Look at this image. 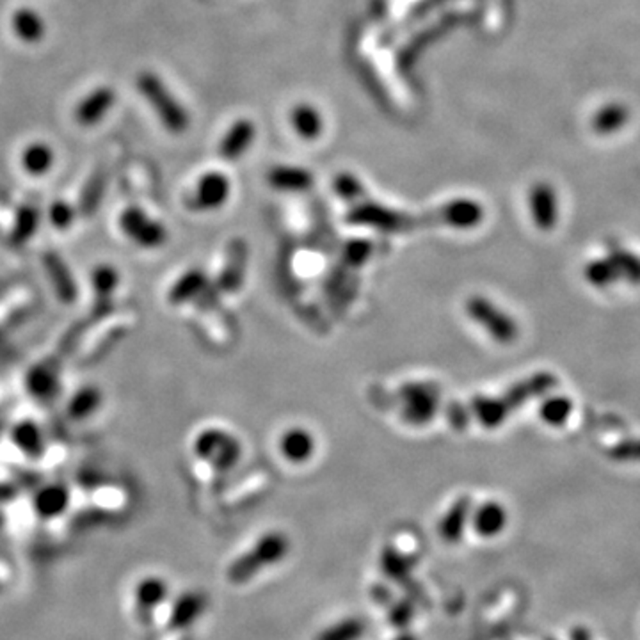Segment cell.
<instances>
[{
    "label": "cell",
    "instance_id": "1",
    "mask_svg": "<svg viewBox=\"0 0 640 640\" xmlns=\"http://www.w3.org/2000/svg\"><path fill=\"white\" fill-rule=\"evenodd\" d=\"M291 552V539L283 532L264 534L246 553L235 559L228 568L230 582L240 585L257 577L267 566L282 562Z\"/></svg>",
    "mask_w": 640,
    "mask_h": 640
},
{
    "label": "cell",
    "instance_id": "2",
    "mask_svg": "<svg viewBox=\"0 0 640 640\" xmlns=\"http://www.w3.org/2000/svg\"><path fill=\"white\" fill-rule=\"evenodd\" d=\"M138 89L156 111L160 123L171 134H183L189 129V113L167 88L159 75L145 72L138 79Z\"/></svg>",
    "mask_w": 640,
    "mask_h": 640
},
{
    "label": "cell",
    "instance_id": "3",
    "mask_svg": "<svg viewBox=\"0 0 640 640\" xmlns=\"http://www.w3.org/2000/svg\"><path fill=\"white\" fill-rule=\"evenodd\" d=\"M465 312L496 343L510 345L519 336L518 322L484 296L468 298L465 303Z\"/></svg>",
    "mask_w": 640,
    "mask_h": 640
},
{
    "label": "cell",
    "instance_id": "4",
    "mask_svg": "<svg viewBox=\"0 0 640 640\" xmlns=\"http://www.w3.org/2000/svg\"><path fill=\"white\" fill-rule=\"evenodd\" d=\"M194 454L210 463L215 470L228 472L239 463L242 445L233 434L223 429H205L196 436Z\"/></svg>",
    "mask_w": 640,
    "mask_h": 640
},
{
    "label": "cell",
    "instance_id": "5",
    "mask_svg": "<svg viewBox=\"0 0 640 640\" xmlns=\"http://www.w3.org/2000/svg\"><path fill=\"white\" fill-rule=\"evenodd\" d=\"M402 402V418L409 425L429 424L440 408V388L434 383H408L399 390Z\"/></svg>",
    "mask_w": 640,
    "mask_h": 640
},
{
    "label": "cell",
    "instance_id": "6",
    "mask_svg": "<svg viewBox=\"0 0 640 640\" xmlns=\"http://www.w3.org/2000/svg\"><path fill=\"white\" fill-rule=\"evenodd\" d=\"M347 221L350 224L368 226L384 233H400L413 230L415 226V219L411 215L374 201H363L352 206L347 214Z\"/></svg>",
    "mask_w": 640,
    "mask_h": 640
},
{
    "label": "cell",
    "instance_id": "7",
    "mask_svg": "<svg viewBox=\"0 0 640 640\" xmlns=\"http://www.w3.org/2000/svg\"><path fill=\"white\" fill-rule=\"evenodd\" d=\"M120 230L129 240L143 249H159L169 237L165 226L139 206H129L122 212Z\"/></svg>",
    "mask_w": 640,
    "mask_h": 640
},
{
    "label": "cell",
    "instance_id": "8",
    "mask_svg": "<svg viewBox=\"0 0 640 640\" xmlns=\"http://www.w3.org/2000/svg\"><path fill=\"white\" fill-rule=\"evenodd\" d=\"M232 194V183L223 173H205L192 192L190 206L199 212H212L219 210L226 205Z\"/></svg>",
    "mask_w": 640,
    "mask_h": 640
},
{
    "label": "cell",
    "instance_id": "9",
    "mask_svg": "<svg viewBox=\"0 0 640 640\" xmlns=\"http://www.w3.org/2000/svg\"><path fill=\"white\" fill-rule=\"evenodd\" d=\"M116 104V93L109 86H98L89 91L75 107V120L82 127L102 123Z\"/></svg>",
    "mask_w": 640,
    "mask_h": 640
},
{
    "label": "cell",
    "instance_id": "10",
    "mask_svg": "<svg viewBox=\"0 0 640 640\" xmlns=\"http://www.w3.org/2000/svg\"><path fill=\"white\" fill-rule=\"evenodd\" d=\"M433 221L443 223L454 230H474L484 221V208L476 199L458 198L445 203Z\"/></svg>",
    "mask_w": 640,
    "mask_h": 640
},
{
    "label": "cell",
    "instance_id": "11",
    "mask_svg": "<svg viewBox=\"0 0 640 640\" xmlns=\"http://www.w3.org/2000/svg\"><path fill=\"white\" fill-rule=\"evenodd\" d=\"M530 212L539 230H552L559 221V201L553 189L546 183H537L530 192Z\"/></svg>",
    "mask_w": 640,
    "mask_h": 640
},
{
    "label": "cell",
    "instance_id": "12",
    "mask_svg": "<svg viewBox=\"0 0 640 640\" xmlns=\"http://www.w3.org/2000/svg\"><path fill=\"white\" fill-rule=\"evenodd\" d=\"M470 512H472V498L470 496H459L449 507V510L443 514V518L438 523L440 537L449 544L459 543L463 534H465V530H467Z\"/></svg>",
    "mask_w": 640,
    "mask_h": 640
},
{
    "label": "cell",
    "instance_id": "13",
    "mask_svg": "<svg viewBox=\"0 0 640 640\" xmlns=\"http://www.w3.org/2000/svg\"><path fill=\"white\" fill-rule=\"evenodd\" d=\"M278 447H280L282 456L289 463L303 465V463L310 461L316 454V438L312 436L310 431L294 427L282 434Z\"/></svg>",
    "mask_w": 640,
    "mask_h": 640
},
{
    "label": "cell",
    "instance_id": "14",
    "mask_svg": "<svg viewBox=\"0 0 640 640\" xmlns=\"http://www.w3.org/2000/svg\"><path fill=\"white\" fill-rule=\"evenodd\" d=\"M255 136H257V129L249 120L235 122L221 139L219 145L221 157L230 162L240 159L251 148Z\"/></svg>",
    "mask_w": 640,
    "mask_h": 640
},
{
    "label": "cell",
    "instance_id": "15",
    "mask_svg": "<svg viewBox=\"0 0 640 640\" xmlns=\"http://www.w3.org/2000/svg\"><path fill=\"white\" fill-rule=\"evenodd\" d=\"M11 29L20 41L27 45H36L46 34V21L36 9L20 7L11 16Z\"/></svg>",
    "mask_w": 640,
    "mask_h": 640
},
{
    "label": "cell",
    "instance_id": "16",
    "mask_svg": "<svg viewBox=\"0 0 640 640\" xmlns=\"http://www.w3.org/2000/svg\"><path fill=\"white\" fill-rule=\"evenodd\" d=\"M507 510L500 501H485L474 512V528L480 537H496L507 526Z\"/></svg>",
    "mask_w": 640,
    "mask_h": 640
},
{
    "label": "cell",
    "instance_id": "17",
    "mask_svg": "<svg viewBox=\"0 0 640 640\" xmlns=\"http://www.w3.org/2000/svg\"><path fill=\"white\" fill-rule=\"evenodd\" d=\"M472 417L479 420L480 425L485 429H496L500 427L505 418L512 413L509 406L505 404L503 397H474L472 404L468 406Z\"/></svg>",
    "mask_w": 640,
    "mask_h": 640
},
{
    "label": "cell",
    "instance_id": "18",
    "mask_svg": "<svg viewBox=\"0 0 640 640\" xmlns=\"http://www.w3.org/2000/svg\"><path fill=\"white\" fill-rule=\"evenodd\" d=\"M269 183L278 190L303 192L314 185V174L296 165H278L269 171Z\"/></svg>",
    "mask_w": 640,
    "mask_h": 640
},
{
    "label": "cell",
    "instance_id": "19",
    "mask_svg": "<svg viewBox=\"0 0 640 640\" xmlns=\"http://www.w3.org/2000/svg\"><path fill=\"white\" fill-rule=\"evenodd\" d=\"M379 564H381V571L393 582H397L399 585L406 587V589H413L415 587V582L411 584V578H409V573H411V560L402 553L399 552L395 546H386L383 548L381 552V559H379Z\"/></svg>",
    "mask_w": 640,
    "mask_h": 640
},
{
    "label": "cell",
    "instance_id": "20",
    "mask_svg": "<svg viewBox=\"0 0 640 640\" xmlns=\"http://www.w3.org/2000/svg\"><path fill=\"white\" fill-rule=\"evenodd\" d=\"M291 122H292L296 134L307 141L319 139L320 134L324 131V120H322L317 107H314L310 104L296 105L291 114Z\"/></svg>",
    "mask_w": 640,
    "mask_h": 640
},
{
    "label": "cell",
    "instance_id": "21",
    "mask_svg": "<svg viewBox=\"0 0 640 640\" xmlns=\"http://www.w3.org/2000/svg\"><path fill=\"white\" fill-rule=\"evenodd\" d=\"M54 162H55V154H54L52 147L46 143H41V141L27 145L20 157V164H21L23 171L30 176L46 174L52 169Z\"/></svg>",
    "mask_w": 640,
    "mask_h": 640
},
{
    "label": "cell",
    "instance_id": "22",
    "mask_svg": "<svg viewBox=\"0 0 640 640\" xmlns=\"http://www.w3.org/2000/svg\"><path fill=\"white\" fill-rule=\"evenodd\" d=\"M167 596V584L159 577H148L136 587V603L141 611L150 612L164 603Z\"/></svg>",
    "mask_w": 640,
    "mask_h": 640
},
{
    "label": "cell",
    "instance_id": "23",
    "mask_svg": "<svg viewBox=\"0 0 640 640\" xmlns=\"http://www.w3.org/2000/svg\"><path fill=\"white\" fill-rule=\"evenodd\" d=\"M205 603H206L205 596L198 594V593H189V594L181 596L174 605L171 625L174 628L189 627L192 621H196L201 616Z\"/></svg>",
    "mask_w": 640,
    "mask_h": 640
},
{
    "label": "cell",
    "instance_id": "24",
    "mask_svg": "<svg viewBox=\"0 0 640 640\" xmlns=\"http://www.w3.org/2000/svg\"><path fill=\"white\" fill-rule=\"evenodd\" d=\"M205 287H206V276L199 269H192L174 283L173 291L169 292V301L174 305L189 301L198 294H201Z\"/></svg>",
    "mask_w": 640,
    "mask_h": 640
},
{
    "label": "cell",
    "instance_id": "25",
    "mask_svg": "<svg viewBox=\"0 0 640 640\" xmlns=\"http://www.w3.org/2000/svg\"><path fill=\"white\" fill-rule=\"evenodd\" d=\"M365 632L366 625L361 618H347L322 630L316 640H359Z\"/></svg>",
    "mask_w": 640,
    "mask_h": 640
},
{
    "label": "cell",
    "instance_id": "26",
    "mask_svg": "<svg viewBox=\"0 0 640 640\" xmlns=\"http://www.w3.org/2000/svg\"><path fill=\"white\" fill-rule=\"evenodd\" d=\"M68 494L63 487H46L36 496V509L41 516H57L66 507Z\"/></svg>",
    "mask_w": 640,
    "mask_h": 640
},
{
    "label": "cell",
    "instance_id": "27",
    "mask_svg": "<svg viewBox=\"0 0 640 640\" xmlns=\"http://www.w3.org/2000/svg\"><path fill=\"white\" fill-rule=\"evenodd\" d=\"M571 409L573 404L568 397H553L541 406V418L550 425H562L569 418Z\"/></svg>",
    "mask_w": 640,
    "mask_h": 640
},
{
    "label": "cell",
    "instance_id": "28",
    "mask_svg": "<svg viewBox=\"0 0 640 640\" xmlns=\"http://www.w3.org/2000/svg\"><path fill=\"white\" fill-rule=\"evenodd\" d=\"M611 264L614 265L616 273L619 278H627L634 283L640 282V260L636 258L630 253L625 251H616L614 255H611Z\"/></svg>",
    "mask_w": 640,
    "mask_h": 640
},
{
    "label": "cell",
    "instance_id": "29",
    "mask_svg": "<svg viewBox=\"0 0 640 640\" xmlns=\"http://www.w3.org/2000/svg\"><path fill=\"white\" fill-rule=\"evenodd\" d=\"M334 190L340 198L347 199V201H359L365 194V187L359 181L358 176L350 174V173H341L334 178Z\"/></svg>",
    "mask_w": 640,
    "mask_h": 640
},
{
    "label": "cell",
    "instance_id": "30",
    "mask_svg": "<svg viewBox=\"0 0 640 640\" xmlns=\"http://www.w3.org/2000/svg\"><path fill=\"white\" fill-rule=\"evenodd\" d=\"M587 280L596 285V287H607L611 283H614L616 280H619L614 265L611 264V260H602V262H593L589 267H587V273H585Z\"/></svg>",
    "mask_w": 640,
    "mask_h": 640
},
{
    "label": "cell",
    "instance_id": "31",
    "mask_svg": "<svg viewBox=\"0 0 640 640\" xmlns=\"http://www.w3.org/2000/svg\"><path fill=\"white\" fill-rule=\"evenodd\" d=\"M413 618H415V605L411 600H400L390 609V623L399 630L408 628Z\"/></svg>",
    "mask_w": 640,
    "mask_h": 640
},
{
    "label": "cell",
    "instance_id": "32",
    "mask_svg": "<svg viewBox=\"0 0 640 640\" xmlns=\"http://www.w3.org/2000/svg\"><path fill=\"white\" fill-rule=\"evenodd\" d=\"M612 459L618 461H640V442H627L612 449Z\"/></svg>",
    "mask_w": 640,
    "mask_h": 640
},
{
    "label": "cell",
    "instance_id": "33",
    "mask_svg": "<svg viewBox=\"0 0 640 640\" xmlns=\"http://www.w3.org/2000/svg\"><path fill=\"white\" fill-rule=\"evenodd\" d=\"M50 219H52V223H54L55 226H59V228L68 226L70 221L73 219L72 208H70L66 203L57 201V203H54L52 208H50Z\"/></svg>",
    "mask_w": 640,
    "mask_h": 640
},
{
    "label": "cell",
    "instance_id": "34",
    "mask_svg": "<svg viewBox=\"0 0 640 640\" xmlns=\"http://www.w3.org/2000/svg\"><path fill=\"white\" fill-rule=\"evenodd\" d=\"M470 408H465L463 404H452L449 408V418H451V424L454 429H465L470 422Z\"/></svg>",
    "mask_w": 640,
    "mask_h": 640
},
{
    "label": "cell",
    "instance_id": "35",
    "mask_svg": "<svg viewBox=\"0 0 640 640\" xmlns=\"http://www.w3.org/2000/svg\"><path fill=\"white\" fill-rule=\"evenodd\" d=\"M372 596H374V600L375 602H379V603H388V598H390V591L388 589H384V587H374L372 589Z\"/></svg>",
    "mask_w": 640,
    "mask_h": 640
},
{
    "label": "cell",
    "instance_id": "36",
    "mask_svg": "<svg viewBox=\"0 0 640 640\" xmlns=\"http://www.w3.org/2000/svg\"><path fill=\"white\" fill-rule=\"evenodd\" d=\"M395 640H418V637L415 634H409V632H402L399 637Z\"/></svg>",
    "mask_w": 640,
    "mask_h": 640
},
{
    "label": "cell",
    "instance_id": "37",
    "mask_svg": "<svg viewBox=\"0 0 640 640\" xmlns=\"http://www.w3.org/2000/svg\"><path fill=\"white\" fill-rule=\"evenodd\" d=\"M546 640H557V639H546Z\"/></svg>",
    "mask_w": 640,
    "mask_h": 640
}]
</instances>
